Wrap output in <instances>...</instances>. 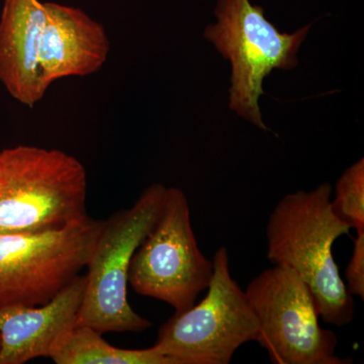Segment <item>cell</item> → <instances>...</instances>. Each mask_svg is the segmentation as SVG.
Returning <instances> with one entry per match:
<instances>
[{
	"label": "cell",
	"mask_w": 364,
	"mask_h": 364,
	"mask_svg": "<svg viewBox=\"0 0 364 364\" xmlns=\"http://www.w3.org/2000/svg\"><path fill=\"white\" fill-rule=\"evenodd\" d=\"M331 195V186L325 182L313 191L284 196L268 219L267 258L304 280L318 317L344 327L353 320L354 299L340 277L332 246L351 228L333 212Z\"/></svg>",
	"instance_id": "1"
},
{
	"label": "cell",
	"mask_w": 364,
	"mask_h": 364,
	"mask_svg": "<svg viewBox=\"0 0 364 364\" xmlns=\"http://www.w3.org/2000/svg\"><path fill=\"white\" fill-rule=\"evenodd\" d=\"M87 174L58 149L18 145L0 151V234L58 231L87 217Z\"/></svg>",
	"instance_id": "2"
},
{
	"label": "cell",
	"mask_w": 364,
	"mask_h": 364,
	"mask_svg": "<svg viewBox=\"0 0 364 364\" xmlns=\"http://www.w3.org/2000/svg\"><path fill=\"white\" fill-rule=\"evenodd\" d=\"M166 186L151 184L131 208L104 221L86 264V287L77 325L97 331L141 332L152 327L128 301L132 257L161 210Z\"/></svg>",
	"instance_id": "3"
},
{
	"label": "cell",
	"mask_w": 364,
	"mask_h": 364,
	"mask_svg": "<svg viewBox=\"0 0 364 364\" xmlns=\"http://www.w3.org/2000/svg\"><path fill=\"white\" fill-rule=\"evenodd\" d=\"M218 21L205 28V38L231 62L230 109L262 130L259 97L263 81L274 69L298 66V55L311 25L294 33H280L267 21L264 9L250 0H218Z\"/></svg>",
	"instance_id": "4"
},
{
	"label": "cell",
	"mask_w": 364,
	"mask_h": 364,
	"mask_svg": "<svg viewBox=\"0 0 364 364\" xmlns=\"http://www.w3.org/2000/svg\"><path fill=\"white\" fill-rule=\"evenodd\" d=\"M212 261L207 296L174 314L153 345L174 364H228L239 347L257 339L259 323L245 291L232 277L227 248L218 249Z\"/></svg>",
	"instance_id": "5"
},
{
	"label": "cell",
	"mask_w": 364,
	"mask_h": 364,
	"mask_svg": "<svg viewBox=\"0 0 364 364\" xmlns=\"http://www.w3.org/2000/svg\"><path fill=\"white\" fill-rule=\"evenodd\" d=\"M212 277L213 261L198 247L188 198L181 189L167 188L156 222L132 257L129 284L178 314L195 305Z\"/></svg>",
	"instance_id": "6"
},
{
	"label": "cell",
	"mask_w": 364,
	"mask_h": 364,
	"mask_svg": "<svg viewBox=\"0 0 364 364\" xmlns=\"http://www.w3.org/2000/svg\"><path fill=\"white\" fill-rule=\"evenodd\" d=\"M104 221L58 231L0 234V309L49 303L86 267Z\"/></svg>",
	"instance_id": "7"
},
{
	"label": "cell",
	"mask_w": 364,
	"mask_h": 364,
	"mask_svg": "<svg viewBox=\"0 0 364 364\" xmlns=\"http://www.w3.org/2000/svg\"><path fill=\"white\" fill-rule=\"evenodd\" d=\"M258 323V342L275 364H349L336 354L338 339L318 324L312 294L291 268L274 265L245 291Z\"/></svg>",
	"instance_id": "8"
},
{
	"label": "cell",
	"mask_w": 364,
	"mask_h": 364,
	"mask_svg": "<svg viewBox=\"0 0 364 364\" xmlns=\"http://www.w3.org/2000/svg\"><path fill=\"white\" fill-rule=\"evenodd\" d=\"M86 282L80 273L45 305L0 309V364L51 358L77 324Z\"/></svg>",
	"instance_id": "9"
},
{
	"label": "cell",
	"mask_w": 364,
	"mask_h": 364,
	"mask_svg": "<svg viewBox=\"0 0 364 364\" xmlns=\"http://www.w3.org/2000/svg\"><path fill=\"white\" fill-rule=\"evenodd\" d=\"M46 23L41 40L40 66L45 85L59 79L97 73L111 52L105 26L81 9L45 2Z\"/></svg>",
	"instance_id": "10"
},
{
	"label": "cell",
	"mask_w": 364,
	"mask_h": 364,
	"mask_svg": "<svg viewBox=\"0 0 364 364\" xmlns=\"http://www.w3.org/2000/svg\"><path fill=\"white\" fill-rule=\"evenodd\" d=\"M45 2L4 0L0 16V82L14 100L33 107L48 87L41 74Z\"/></svg>",
	"instance_id": "11"
},
{
	"label": "cell",
	"mask_w": 364,
	"mask_h": 364,
	"mask_svg": "<svg viewBox=\"0 0 364 364\" xmlns=\"http://www.w3.org/2000/svg\"><path fill=\"white\" fill-rule=\"evenodd\" d=\"M102 335L88 326L76 324L50 358L56 364H174L154 346L117 348Z\"/></svg>",
	"instance_id": "12"
},
{
	"label": "cell",
	"mask_w": 364,
	"mask_h": 364,
	"mask_svg": "<svg viewBox=\"0 0 364 364\" xmlns=\"http://www.w3.org/2000/svg\"><path fill=\"white\" fill-rule=\"evenodd\" d=\"M334 214L358 231L364 230V160H358L345 170L335 188L331 200Z\"/></svg>",
	"instance_id": "13"
},
{
	"label": "cell",
	"mask_w": 364,
	"mask_h": 364,
	"mask_svg": "<svg viewBox=\"0 0 364 364\" xmlns=\"http://www.w3.org/2000/svg\"><path fill=\"white\" fill-rule=\"evenodd\" d=\"M353 251L346 270L347 291L350 296L364 299V230H358Z\"/></svg>",
	"instance_id": "14"
},
{
	"label": "cell",
	"mask_w": 364,
	"mask_h": 364,
	"mask_svg": "<svg viewBox=\"0 0 364 364\" xmlns=\"http://www.w3.org/2000/svg\"><path fill=\"white\" fill-rule=\"evenodd\" d=\"M0 342H1V340H0Z\"/></svg>",
	"instance_id": "15"
}]
</instances>
